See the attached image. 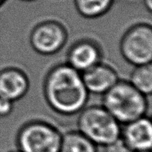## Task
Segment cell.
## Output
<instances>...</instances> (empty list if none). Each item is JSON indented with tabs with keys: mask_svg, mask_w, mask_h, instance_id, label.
<instances>
[{
	"mask_svg": "<svg viewBox=\"0 0 152 152\" xmlns=\"http://www.w3.org/2000/svg\"><path fill=\"white\" fill-rule=\"evenodd\" d=\"M79 114L78 131L96 146L105 147L121 137V124L102 105L85 107Z\"/></svg>",
	"mask_w": 152,
	"mask_h": 152,
	"instance_id": "3",
	"label": "cell"
},
{
	"mask_svg": "<svg viewBox=\"0 0 152 152\" xmlns=\"http://www.w3.org/2000/svg\"><path fill=\"white\" fill-rule=\"evenodd\" d=\"M28 89V77L19 68H6L0 72V97L14 102L22 99Z\"/></svg>",
	"mask_w": 152,
	"mask_h": 152,
	"instance_id": "10",
	"label": "cell"
},
{
	"mask_svg": "<svg viewBox=\"0 0 152 152\" xmlns=\"http://www.w3.org/2000/svg\"><path fill=\"white\" fill-rule=\"evenodd\" d=\"M68 39L65 27L56 21L40 22L32 30L30 37L31 47L42 55H53L62 50Z\"/></svg>",
	"mask_w": 152,
	"mask_h": 152,
	"instance_id": "6",
	"label": "cell"
},
{
	"mask_svg": "<svg viewBox=\"0 0 152 152\" xmlns=\"http://www.w3.org/2000/svg\"><path fill=\"white\" fill-rule=\"evenodd\" d=\"M101 59L102 53L97 45L90 40L83 39L71 46L66 63L83 74L101 62Z\"/></svg>",
	"mask_w": 152,
	"mask_h": 152,
	"instance_id": "8",
	"label": "cell"
},
{
	"mask_svg": "<svg viewBox=\"0 0 152 152\" xmlns=\"http://www.w3.org/2000/svg\"><path fill=\"white\" fill-rule=\"evenodd\" d=\"M59 152H98L97 146L78 130L62 134Z\"/></svg>",
	"mask_w": 152,
	"mask_h": 152,
	"instance_id": "12",
	"label": "cell"
},
{
	"mask_svg": "<svg viewBox=\"0 0 152 152\" xmlns=\"http://www.w3.org/2000/svg\"><path fill=\"white\" fill-rule=\"evenodd\" d=\"M129 82L145 96L152 95V62L135 66Z\"/></svg>",
	"mask_w": 152,
	"mask_h": 152,
	"instance_id": "13",
	"label": "cell"
},
{
	"mask_svg": "<svg viewBox=\"0 0 152 152\" xmlns=\"http://www.w3.org/2000/svg\"><path fill=\"white\" fill-rule=\"evenodd\" d=\"M62 134L52 125L42 121L26 123L16 137L20 152H59Z\"/></svg>",
	"mask_w": 152,
	"mask_h": 152,
	"instance_id": "4",
	"label": "cell"
},
{
	"mask_svg": "<svg viewBox=\"0 0 152 152\" xmlns=\"http://www.w3.org/2000/svg\"><path fill=\"white\" fill-rule=\"evenodd\" d=\"M102 106L120 124L126 125L145 116L148 102L130 82L120 80L103 95Z\"/></svg>",
	"mask_w": 152,
	"mask_h": 152,
	"instance_id": "2",
	"label": "cell"
},
{
	"mask_svg": "<svg viewBox=\"0 0 152 152\" xmlns=\"http://www.w3.org/2000/svg\"><path fill=\"white\" fill-rule=\"evenodd\" d=\"M121 137L133 152L152 151V122L145 116L124 125Z\"/></svg>",
	"mask_w": 152,
	"mask_h": 152,
	"instance_id": "7",
	"label": "cell"
},
{
	"mask_svg": "<svg viewBox=\"0 0 152 152\" xmlns=\"http://www.w3.org/2000/svg\"><path fill=\"white\" fill-rule=\"evenodd\" d=\"M142 3L145 8L152 13V0H142Z\"/></svg>",
	"mask_w": 152,
	"mask_h": 152,
	"instance_id": "16",
	"label": "cell"
},
{
	"mask_svg": "<svg viewBox=\"0 0 152 152\" xmlns=\"http://www.w3.org/2000/svg\"><path fill=\"white\" fill-rule=\"evenodd\" d=\"M148 152H152V151H148Z\"/></svg>",
	"mask_w": 152,
	"mask_h": 152,
	"instance_id": "21",
	"label": "cell"
},
{
	"mask_svg": "<svg viewBox=\"0 0 152 152\" xmlns=\"http://www.w3.org/2000/svg\"><path fill=\"white\" fill-rule=\"evenodd\" d=\"M10 152H20V151H18V150H17V151H10Z\"/></svg>",
	"mask_w": 152,
	"mask_h": 152,
	"instance_id": "19",
	"label": "cell"
},
{
	"mask_svg": "<svg viewBox=\"0 0 152 152\" xmlns=\"http://www.w3.org/2000/svg\"><path fill=\"white\" fill-rule=\"evenodd\" d=\"M44 94L53 111L66 116L80 113L86 107L89 96L81 73L67 63L50 70L45 80Z\"/></svg>",
	"mask_w": 152,
	"mask_h": 152,
	"instance_id": "1",
	"label": "cell"
},
{
	"mask_svg": "<svg viewBox=\"0 0 152 152\" xmlns=\"http://www.w3.org/2000/svg\"><path fill=\"white\" fill-rule=\"evenodd\" d=\"M6 1H7V0H0V7H1L4 5V3L6 2Z\"/></svg>",
	"mask_w": 152,
	"mask_h": 152,
	"instance_id": "17",
	"label": "cell"
},
{
	"mask_svg": "<svg viewBox=\"0 0 152 152\" xmlns=\"http://www.w3.org/2000/svg\"><path fill=\"white\" fill-rule=\"evenodd\" d=\"M105 152H133L122 137L105 147Z\"/></svg>",
	"mask_w": 152,
	"mask_h": 152,
	"instance_id": "14",
	"label": "cell"
},
{
	"mask_svg": "<svg viewBox=\"0 0 152 152\" xmlns=\"http://www.w3.org/2000/svg\"><path fill=\"white\" fill-rule=\"evenodd\" d=\"M22 1H35V0H22Z\"/></svg>",
	"mask_w": 152,
	"mask_h": 152,
	"instance_id": "18",
	"label": "cell"
},
{
	"mask_svg": "<svg viewBox=\"0 0 152 152\" xmlns=\"http://www.w3.org/2000/svg\"><path fill=\"white\" fill-rule=\"evenodd\" d=\"M115 0H74L79 15L86 19H97L108 13L114 7Z\"/></svg>",
	"mask_w": 152,
	"mask_h": 152,
	"instance_id": "11",
	"label": "cell"
},
{
	"mask_svg": "<svg viewBox=\"0 0 152 152\" xmlns=\"http://www.w3.org/2000/svg\"><path fill=\"white\" fill-rule=\"evenodd\" d=\"M13 103L9 99L0 97V117H6L11 114L13 110Z\"/></svg>",
	"mask_w": 152,
	"mask_h": 152,
	"instance_id": "15",
	"label": "cell"
},
{
	"mask_svg": "<svg viewBox=\"0 0 152 152\" xmlns=\"http://www.w3.org/2000/svg\"><path fill=\"white\" fill-rule=\"evenodd\" d=\"M150 119H151V122H152V115H151V117H150Z\"/></svg>",
	"mask_w": 152,
	"mask_h": 152,
	"instance_id": "20",
	"label": "cell"
},
{
	"mask_svg": "<svg viewBox=\"0 0 152 152\" xmlns=\"http://www.w3.org/2000/svg\"><path fill=\"white\" fill-rule=\"evenodd\" d=\"M120 52L134 66L152 62V25L140 22L127 30L120 41Z\"/></svg>",
	"mask_w": 152,
	"mask_h": 152,
	"instance_id": "5",
	"label": "cell"
},
{
	"mask_svg": "<svg viewBox=\"0 0 152 152\" xmlns=\"http://www.w3.org/2000/svg\"><path fill=\"white\" fill-rule=\"evenodd\" d=\"M89 94L104 95L120 80L117 71L110 65L99 62L82 74Z\"/></svg>",
	"mask_w": 152,
	"mask_h": 152,
	"instance_id": "9",
	"label": "cell"
}]
</instances>
